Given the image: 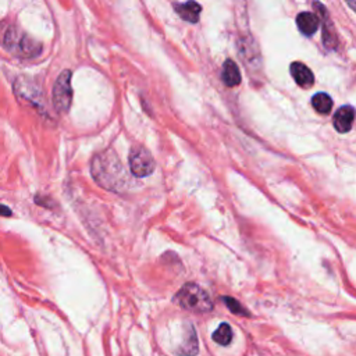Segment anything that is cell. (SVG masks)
Returning <instances> with one entry per match:
<instances>
[{
    "label": "cell",
    "instance_id": "cell-1",
    "mask_svg": "<svg viewBox=\"0 0 356 356\" xmlns=\"http://www.w3.org/2000/svg\"><path fill=\"white\" fill-rule=\"evenodd\" d=\"M90 174L96 184L107 191L121 192L127 184L125 170L117 154L110 149L92 157Z\"/></svg>",
    "mask_w": 356,
    "mask_h": 356
},
{
    "label": "cell",
    "instance_id": "cell-2",
    "mask_svg": "<svg viewBox=\"0 0 356 356\" xmlns=\"http://www.w3.org/2000/svg\"><path fill=\"white\" fill-rule=\"evenodd\" d=\"M177 300L184 309L195 313H207L213 309V302L207 292L193 282L185 284L178 291Z\"/></svg>",
    "mask_w": 356,
    "mask_h": 356
},
{
    "label": "cell",
    "instance_id": "cell-3",
    "mask_svg": "<svg viewBox=\"0 0 356 356\" xmlns=\"http://www.w3.org/2000/svg\"><path fill=\"white\" fill-rule=\"evenodd\" d=\"M4 47L19 57H33L42 51V46L29 35L18 31L17 28H10L3 39Z\"/></svg>",
    "mask_w": 356,
    "mask_h": 356
},
{
    "label": "cell",
    "instance_id": "cell-4",
    "mask_svg": "<svg viewBox=\"0 0 356 356\" xmlns=\"http://www.w3.org/2000/svg\"><path fill=\"white\" fill-rule=\"evenodd\" d=\"M71 78H72V72L70 70H63L53 85L51 102H53V107L60 114L67 113L72 103Z\"/></svg>",
    "mask_w": 356,
    "mask_h": 356
},
{
    "label": "cell",
    "instance_id": "cell-5",
    "mask_svg": "<svg viewBox=\"0 0 356 356\" xmlns=\"http://www.w3.org/2000/svg\"><path fill=\"white\" fill-rule=\"evenodd\" d=\"M129 170L135 177H147L154 171L156 163L152 153L143 146H134L128 157Z\"/></svg>",
    "mask_w": 356,
    "mask_h": 356
},
{
    "label": "cell",
    "instance_id": "cell-6",
    "mask_svg": "<svg viewBox=\"0 0 356 356\" xmlns=\"http://www.w3.org/2000/svg\"><path fill=\"white\" fill-rule=\"evenodd\" d=\"M14 92L18 99L31 104L32 107L38 110L44 108V97L40 88L26 76H18V79L14 82Z\"/></svg>",
    "mask_w": 356,
    "mask_h": 356
},
{
    "label": "cell",
    "instance_id": "cell-7",
    "mask_svg": "<svg viewBox=\"0 0 356 356\" xmlns=\"http://www.w3.org/2000/svg\"><path fill=\"white\" fill-rule=\"evenodd\" d=\"M313 10L316 11V15L320 22H323V43L327 49H335L338 43V36L334 28V24L330 18V14L324 4L320 1H313Z\"/></svg>",
    "mask_w": 356,
    "mask_h": 356
},
{
    "label": "cell",
    "instance_id": "cell-8",
    "mask_svg": "<svg viewBox=\"0 0 356 356\" xmlns=\"http://www.w3.org/2000/svg\"><path fill=\"white\" fill-rule=\"evenodd\" d=\"M355 120V108L349 104L339 107L332 118V124L334 128L339 132V134H346L348 131H350L352 124Z\"/></svg>",
    "mask_w": 356,
    "mask_h": 356
},
{
    "label": "cell",
    "instance_id": "cell-9",
    "mask_svg": "<svg viewBox=\"0 0 356 356\" xmlns=\"http://www.w3.org/2000/svg\"><path fill=\"white\" fill-rule=\"evenodd\" d=\"M289 71H291V75L293 78V81L303 89H309L313 86L314 83V75L312 72V70L300 63V61H295L291 64L289 67Z\"/></svg>",
    "mask_w": 356,
    "mask_h": 356
},
{
    "label": "cell",
    "instance_id": "cell-10",
    "mask_svg": "<svg viewBox=\"0 0 356 356\" xmlns=\"http://www.w3.org/2000/svg\"><path fill=\"white\" fill-rule=\"evenodd\" d=\"M174 8L182 19H185L191 24H196L199 21L202 7L195 0H188L186 3H175Z\"/></svg>",
    "mask_w": 356,
    "mask_h": 356
},
{
    "label": "cell",
    "instance_id": "cell-11",
    "mask_svg": "<svg viewBox=\"0 0 356 356\" xmlns=\"http://www.w3.org/2000/svg\"><path fill=\"white\" fill-rule=\"evenodd\" d=\"M318 18L310 11H302L296 15V25L305 36H312L318 28Z\"/></svg>",
    "mask_w": 356,
    "mask_h": 356
},
{
    "label": "cell",
    "instance_id": "cell-12",
    "mask_svg": "<svg viewBox=\"0 0 356 356\" xmlns=\"http://www.w3.org/2000/svg\"><path fill=\"white\" fill-rule=\"evenodd\" d=\"M221 78L222 82L228 86V88H234L238 86L241 83V72L238 65L232 61V60H225L222 64V72H221Z\"/></svg>",
    "mask_w": 356,
    "mask_h": 356
},
{
    "label": "cell",
    "instance_id": "cell-13",
    "mask_svg": "<svg viewBox=\"0 0 356 356\" xmlns=\"http://www.w3.org/2000/svg\"><path fill=\"white\" fill-rule=\"evenodd\" d=\"M177 353L179 356H193L197 353V338H196V332L192 325H189L188 335H185L182 345L178 346Z\"/></svg>",
    "mask_w": 356,
    "mask_h": 356
},
{
    "label": "cell",
    "instance_id": "cell-14",
    "mask_svg": "<svg viewBox=\"0 0 356 356\" xmlns=\"http://www.w3.org/2000/svg\"><path fill=\"white\" fill-rule=\"evenodd\" d=\"M312 106L317 113L328 114L332 108V100L327 93L318 92L312 97Z\"/></svg>",
    "mask_w": 356,
    "mask_h": 356
},
{
    "label": "cell",
    "instance_id": "cell-15",
    "mask_svg": "<svg viewBox=\"0 0 356 356\" xmlns=\"http://www.w3.org/2000/svg\"><path fill=\"white\" fill-rule=\"evenodd\" d=\"M232 337H234V332H232V328L228 323H221L218 325V328L213 332V339L218 343V345H229L231 341H232Z\"/></svg>",
    "mask_w": 356,
    "mask_h": 356
},
{
    "label": "cell",
    "instance_id": "cell-16",
    "mask_svg": "<svg viewBox=\"0 0 356 356\" xmlns=\"http://www.w3.org/2000/svg\"><path fill=\"white\" fill-rule=\"evenodd\" d=\"M224 302H225L227 307H228L232 313H235V314H245V316H249V312H246V310L243 309V306H242L238 300H235V299H232V298H224Z\"/></svg>",
    "mask_w": 356,
    "mask_h": 356
},
{
    "label": "cell",
    "instance_id": "cell-17",
    "mask_svg": "<svg viewBox=\"0 0 356 356\" xmlns=\"http://www.w3.org/2000/svg\"><path fill=\"white\" fill-rule=\"evenodd\" d=\"M35 202L38 203V204H40V206H43V207H49V209H51L53 206H54V203L50 200V197H47V196H43V197H39V196H36L35 197Z\"/></svg>",
    "mask_w": 356,
    "mask_h": 356
},
{
    "label": "cell",
    "instance_id": "cell-18",
    "mask_svg": "<svg viewBox=\"0 0 356 356\" xmlns=\"http://www.w3.org/2000/svg\"><path fill=\"white\" fill-rule=\"evenodd\" d=\"M13 214V211L7 207V206H4V204H0V216H4V217H10Z\"/></svg>",
    "mask_w": 356,
    "mask_h": 356
},
{
    "label": "cell",
    "instance_id": "cell-19",
    "mask_svg": "<svg viewBox=\"0 0 356 356\" xmlns=\"http://www.w3.org/2000/svg\"><path fill=\"white\" fill-rule=\"evenodd\" d=\"M346 1V4L353 10V11H356V0H345Z\"/></svg>",
    "mask_w": 356,
    "mask_h": 356
}]
</instances>
